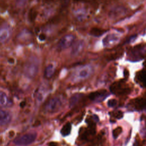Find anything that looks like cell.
Listing matches in <instances>:
<instances>
[{
    "instance_id": "cell-1",
    "label": "cell",
    "mask_w": 146,
    "mask_h": 146,
    "mask_svg": "<svg viewBox=\"0 0 146 146\" xmlns=\"http://www.w3.org/2000/svg\"><path fill=\"white\" fill-rule=\"evenodd\" d=\"M39 69V63L35 58H31L26 63L24 67L25 75L29 78H34L38 73Z\"/></svg>"
},
{
    "instance_id": "cell-2",
    "label": "cell",
    "mask_w": 146,
    "mask_h": 146,
    "mask_svg": "<svg viewBox=\"0 0 146 146\" xmlns=\"http://www.w3.org/2000/svg\"><path fill=\"white\" fill-rule=\"evenodd\" d=\"M62 106V101L59 97H54L49 99L44 106V111L47 113H55L60 110Z\"/></svg>"
},
{
    "instance_id": "cell-3",
    "label": "cell",
    "mask_w": 146,
    "mask_h": 146,
    "mask_svg": "<svg viewBox=\"0 0 146 146\" xmlns=\"http://www.w3.org/2000/svg\"><path fill=\"white\" fill-rule=\"evenodd\" d=\"M110 90L111 92L116 95H124L131 92V88L123 80H120L113 83L110 86Z\"/></svg>"
},
{
    "instance_id": "cell-4",
    "label": "cell",
    "mask_w": 146,
    "mask_h": 146,
    "mask_svg": "<svg viewBox=\"0 0 146 146\" xmlns=\"http://www.w3.org/2000/svg\"><path fill=\"white\" fill-rule=\"evenodd\" d=\"M36 137V133L30 132L19 136L14 140L15 144L19 146H26L33 143Z\"/></svg>"
},
{
    "instance_id": "cell-5",
    "label": "cell",
    "mask_w": 146,
    "mask_h": 146,
    "mask_svg": "<svg viewBox=\"0 0 146 146\" xmlns=\"http://www.w3.org/2000/svg\"><path fill=\"white\" fill-rule=\"evenodd\" d=\"M75 39L76 37L74 34H68L65 35L59 40L57 44L58 49L59 50H63L70 47L74 44Z\"/></svg>"
},
{
    "instance_id": "cell-6",
    "label": "cell",
    "mask_w": 146,
    "mask_h": 146,
    "mask_svg": "<svg viewBox=\"0 0 146 146\" xmlns=\"http://www.w3.org/2000/svg\"><path fill=\"white\" fill-rule=\"evenodd\" d=\"M108 96V92L105 90H100L90 93L88 98L90 100L99 102L103 100Z\"/></svg>"
},
{
    "instance_id": "cell-7",
    "label": "cell",
    "mask_w": 146,
    "mask_h": 146,
    "mask_svg": "<svg viewBox=\"0 0 146 146\" xmlns=\"http://www.w3.org/2000/svg\"><path fill=\"white\" fill-rule=\"evenodd\" d=\"M130 103L136 110H146V98H136L131 100Z\"/></svg>"
},
{
    "instance_id": "cell-8",
    "label": "cell",
    "mask_w": 146,
    "mask_h": 146,
    "mask_svg": "<svg viewBox=\"0 0 146 146\" xmlns=\"http://www.w3.org/2000/svg\"><path fill=\"white\" fill-rule=\"evenodd\" d=\"M119 40V37L115 34H110L107 35L103 40V43L104 46H110L116 43Z\"/></svg>"
},
{
    "instance_id": "cell-9",
    "label": "cell",
    "mask_w": 146,
    "mask_h": 146,
    "mask_svg": "<svg viewBox=\"0 0 146 146\" xmlns=\"http://www.w3.org/2000/svg\"><path fill=\"white\" fill-rule=\"evenodd\" d=\"M11 116L10 113L0 108V125H6L8 124L11 120Z\"/></svg>"
},
{
    "instance_id": "cell-10",
    "label": "cell",
    "mask_w": 146,
    "mask_h": 146,
    "mask_svg": "<svg viewBox=\"0 0 146 146\" xmlns=\"http://www.w3.org/2000/svg\"><path fill=\"white\" fill-rule=\"evenodd\" d=\"M11 105V102L9 97L3 91H0V107H7Z\"/></svg>"
},
{
    "instance_id": "cell-11",
    "label": "cell",
    "mask_w": 146,
    "mask_h": 146,
    "mask_svg": "<svg viewBox=\"0 0 146 146\" xmlns=\"http://www.w3.org/2000/svg\"><path fill=\"white\" fill-rule=\"evenodd\" d=\"M10 35V30L8 28H2L0 30V42H5L7 41L9 39Z\"/></svg>"
},
{
    "instance_id": "cell-12",
    "label": "cell",
    "mask_w": 146,
    "mask_h": 146,
    "mask_svg": "<svg viewBox=\"0 0 146 146\" xmlns=\"http://www.w3.org/2000/svg\"><path fill=\"white\" fill-rule=\"evenodd\" d=\"M84 43L83 40H79L74 44L71 49V54L72 55H78L83 49Z\"/></svg>"
},
{
    "instance_id": "cell-13",
    "label": "cell",
    "mask_w": 146,
    "mask_h": 146,
    "mask_svg": "<svg viewBox=\"0 0 146 146\" xmlns=\"http://www.w3.org/2000/svg\"><path fill=\"white\" fill-rule=\"evenodd\" d=\"M90 69L89 67H83L80 69V70H79V71L76 74V77L80 79H85L88 76V75H90Z\"/></svg>"
},
{
    "instance_id": "cell-14",
    "label": "cell",
    "mask_w": 146,
    "mask_h": 146,
    "mask_svg": "<svg viewBox=\"0 0 146 146\" xmlns=\"http://www.w3.org/2000/svg\"><path fill=\"white\" fill-rule=\"evenodd\" d=\"M55 72V67L53 64H48L45 68L44 72V76L47 79L51 78L54 74Z\"/></svg>"
},
{
    "instance_id": "cell-15",
    "label": "cell",
    "mask_w": 146,
    "mask_h": 146,
    "mask_svg": "<svg viewBox=\"0 0 146 146\" xmlns=\"http://www.w3.org/2000/svg\"><path fill=\"white\" fill-rule=\"evenodd\" d=\"M137 78L138 80L142 84V85L146 87V71L143 70L138 72Z\"/></svg>"
},
{
    "instance_id": "cell-16",
    "label": "cell",
    "mask_w": 146,
    "mask_h": 146,
    "mask_svg": "<svg viewBox=\"0 0 146 146\" xmlns=\"http://www.w3.org/2000/svg\"><path fill=\"white\" fill-rule=\"evenodd\" d=\"M106 32V30L100 29L98 27H93L90 30V34L94 36L98 37L99 36L102 35Z\"/></svg>"
},
{
    "instance_id": "cell-17",
    "label": "cell",
    "mask_w": 146,
    "mask_h": 146,
    "mask_svg": "<svg viewBox=\"0 0 146 146\" xmlns=\"http://www.w3.org/2000/svg\"><path fill=\"white\" fill-rule=\"evenodd\" d=\"M83 95L80 94H76L74 95L70 100V107H74L79 101L80 99L82 98Z\"/></svg>"
},
{
    "instance_id": "cell-18",
    "label": "cell",
    "mask_w": 146,
    "mask_h": 146,
    "mask_svg": "<svg viewBox=\"0 0 146 146\" xmlns=\"http://www.w3.org/2000/svg\"><path fill=\"white\" fill-rule=\"evenodd\" d=\"M71 130V124L70 123H67L62 128L61 131H60V133L63 136H66L68 135L70 133Z\"/></svg>"
},
{
    "instance_id": "cell-19",
    "label": "cell",
    "mask_w": 146,
    "mask_h": 146,
    "mask_svg": "<svg viewBox=\"0 0 146 146\" xmlns=\"http://www.w3.org/2000/svg\"><path fill=\"white\" fill-rule=\"evenodd\" d=\"M123 13H124V9L123 7H117L116 8L113 9L111 12H110V15L112 17H117L119 15H122Z\"/></svg>"
},
{
    "instance_id": "cell-20",
    "label": "cell",
    "mask_w": 146,
    "mask_h": 146,
    "mask_svg": "<svg viewBox=\"0 0 146 146\" xmlns=\"http://www.w3.org/2000/svg\"><path fill=\"white\" fill-rule=\"evenodd\" d=\"M37 11L34 9V8H32L29 11V13H28V19L30 21V22H33L36 16H37Z\"/></svg>"
},
{
    "instance_id": "cell-21",
    "label": "cell",
    "mask_w": 146,
    "mask_h": 146,
    "mask_svg": "<svg viewBox=\"0 0 146 146\" xmlns=\"http://www.w3.org/2000/svg\"><path fill=\"white\" fill-rule=\"evenodd\" d=\"M122 132V128L120 127H117L112 132V134H113V136L115 139L117 138V136L121 133Z\"/></svg>"
},
{
    "instance_id": "cell-22",
    "label": "cell",
    "mask_w": 146,
    "mask_h": 146,
    "mask_svg": "<svg viewBox=\"0 0 146 146\" xmlns=\"http://www.w3.org/2000/svg\"><path fill=\"white\" fill-rule=\"evenodd\" d=\"M116 104H117V101L114 99H110L108 102V106L110 107H114L116 105Z\"/></svg>"
},
{
    "instance_id": "cell-23",
    "label": "cell",
    "mask_w": 146,
    "mask_h": 146,
    "mask_svg": "<svg viewBox=\"0 0 146 146\" xmlns=\"http://www.w3.org/2000/svg\"><path fill=\"white\" fill-rule=\"evenodd\" d=\"M113 117H116L117 119H119L122 118L123 116V114L122 112L120 111H117L116 112H113Z\"/></svg>"
},
{
    "instance_id": "cell-24",
    "label": "cell",
    "mask_w": 146,
    "mask_h": 146,
    "mask_svg": "<svg viewBox=\"0 0 146 146\" xmlns=\"http://www.w3.org/2000/svg\"><path fill=\"white\" fill-rule=\"evenodd\" d=\"M26 0H17V2L20 5H23V4H25L26 3Z\"/></svg>"
},
{
    "instance_id": "cell-25",
    "label": "cell",
    "mask_w": 146,
    "mask_h": 146,
    "mask_svg": "<svg viewBox=\"0 0 146 146\" xmlns=\"http://www.w3.org/2000/svg\"><path fill=\"white\" fill-rule=\"evenodd\" d=\"M58 0H44V2L48 3H53L58 1Z\"/></svg>"
},
{
    "instance_id": "cell-26",
    "label": "cell",
    "mask_w": 146,
    "mask_h": 146,
    "mask_svg": "<svg viewBox=\"0 0 146 146\" xmlns=\"http://www.w3.org/2000/svg\"><path fill=\"white\" fill-rule=\"evenodd\" d=\"M48 146H58V143L55 142H50L48 143Z\"/></svg>"
},
{
    "instance_id": "cell-27",
    "label": "cell",
    "mask_w": 146,
    "mask_h": 146,
    "mask_svg": "<svg viewBox=\"0 0 146 146\" xmlns=\"http://www.w3.org/2000/svg\"><path fill=\"white\" fill-rule=\"evenodd\" d=\"M124 75L125 78L128 77V71H127L126 69L124 71Z\"/></svg>"
},
{
    "instance_id": "cell-28",
    "label": "cell",
    "mask_w": 146,
    "mask_h": 146,
    "mask_svg": "<svg viewBox=\"0 0 146 146\" xmlns=\"http://www.w3.org/2000/svg\"><path fill=\"white\" fill-rule=\"evenodd\" d=\"M25 104H26V102H25V101H23V102H22L21 103V104H20V106L21 107H24V106H25Z\"/></svg>"
},
{
    "instance_id": "cell-29",
    "label": "cell",
    "mask_w": 146,
    "mask_h": 146,
    "mask_svg": "<svg viewBox=\"0 0 146 146\" xmlns=\"http://www.w3.org/2000/svg\"><path fill=\"white\" fill-rule=\"evenodd\" d=\"M144 96H145V98H146V92L145 93V94H144Z\"/></svg>"
}]
</instances>
